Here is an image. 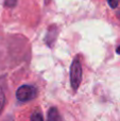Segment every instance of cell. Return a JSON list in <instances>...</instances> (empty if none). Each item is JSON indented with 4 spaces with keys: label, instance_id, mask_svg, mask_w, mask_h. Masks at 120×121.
<instances>
[{
    "label": "cell",
    "instance_id": "obj_6",
    "mask_svg": "<svg viewBox=\"0 0 120 121\" xmlns=\"http://www.w3.org/2000/svg\"><path fill=\"white\" fill-rule=\"evenodd\" d=\"M31 121H44V120H43L42 115H39V114H33L31 117Z\"/></svg>",
    "mask_w": 120,
    "mask_h": 121
},
{
    "label": "cell",
    "instance_id": "obj_1",
    "mask_svg": "<svg viewBox=\"0 0 120 121\" xmlns=\"http://www.w3.org/2000/svg\"><path fill=\"white\" fill-rule=\"evenodd\" d=\"M82 81V67L78 59L73 60L70 67V83L73 89H78Z\"/></svg>",
    "mask_w": 120,
    "mask_h": 121
},
{
    "label": "cell",
    "instance_id": "obj_4",
    "mask_svg": "<svg viewBox=\"0 0 120 121\" xmlns=\"http://www.w3.org/2000/svg\"><path fill=\"white\" fill-rule=\"evenodd\" d=\"M119 1L120 0H107L108 4H110V6L112 9H116L117 6H118V4H119Z\"/></svg>",
    "mask_w": 120,
    "mask_h": 121
},
{
    "label": "cell",
    "instance_id": "obj_5",
    "mask_svg": "<svg viewBox=\"0 0 120 121\" xmlns=\"http://www.w3.org/2000/svg\"><path fill=\"white\" fill-rule=\"evenodd\" d=\"M3 105H4V94H3V91L0 89V112L3 108Z\"/></svg>",
    "mask_w": 120,
    "mask_h": 121
},
{
    "label": "cell",
    "instance_id": "obj_7",
    "mask_svg": "<svg viewBox=\"0 0 120 121\" xmlns=\"http://www.w3.org/2000/svg\"><path fill=\"white\" fill-rule=\"evenodd\" d=\"M16 4V0H5L6 6H14Z\"/></svg>",
    "mask_w": 120,
    "mask_h": 121
},
{
    "label": "cell",
    "instance_id": "obj_2",
    "mask_svg": "<svg viewBox=\"0 0 120 121\" xmlns=\"http://www.w3.org/2000/svg\"><path fill=\"white\" fill-rule=\"evenodd\" d=\"M36 96V88L31 85H22L17 89L16 97L21 102H27L32 99H34Z\"/></svg>",
    "mask_w": 120,
    "mask_h": 121
},
{
    "label": "cell",
    "instance_id": "obj_3",
    "mask_svg": "<svg viewBox=\"0 0 120 121\" xmlns=\"http://www.w3.org/2000/svg\"><path fill=\"white\" fill-rule=\"evenodd\" d=\"M47 121H61V117H60L59 111L55 107H51L48 112V118Z\"/></svg>",
    "mask_w": 120,
    "mask_h": 121
}]
</instances>
